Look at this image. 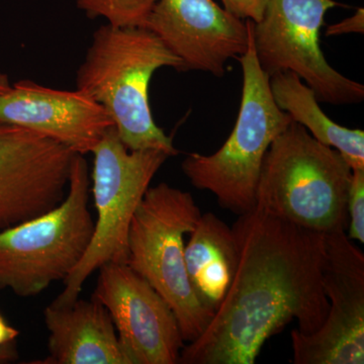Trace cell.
I'll return each mask as SVG.
<instances>
[{
	"instance_id": "obj_18",
	"label": "cell",
	"mask_w": 364,
	"mask_h": 364,
	"mask_svg": "<svg viewBox=\"0 0 364 364\" xmlns=\"http://www.w3.org/2000/svg\"><path fill=\"white\" fill-rule=\"evenodd\" d=\"M348 235L351 240L364 243V169L352 170L348 200Z\"/></svg>"
},
{
	"instance_id": "obj_8",
	"label": "cell",
	"mask_w": 364,
	"mask_h": 364,
	"mask_svg": "<svg viewBox=\"0 0 364 364\" xmlns=\"http://www.w3.org/2000/svg\"><path fill=\"white\" fill-rule=\"evenodd\" d=\"M334 0H268L262 18L251 25L258 63L269 77L291 71L315 93L318 102L355 105L364 86L342 75L321 49L325 14Z\"/></svg>"
},
{
	"instance_id": "obj_12",
	"label": "cell",
	"mask_w": 364,
	"mask_h": 364,
	"mask_svg": "<svg viewBox=\"0 0 364 364\" xmlns=\"http://www.w3.org/2000/svg\"><path fill=\"white\" fill-rule=\"evenodd\" d=\"M144 28L181 60L183 71L223 77L228 61L247 50V21L213 0H157Z\"/></svg>"
},
{
	"instance_id": "obj_20",
	"label": "cell",
	"mask_w": 364,
	"mask_h": 364,
	"mask_svg": "<svg viewBox=\"0 0 364 364\" xmlns=\"http://www.w3.org/2000/svg\"><path fill=\"white\" fill-rule=\"evenodd\" d=\"M364 33V11L358 9L354 16L338 23L328 26L325 35L327 37H336V36L346 35V33Z\"/></svg>"
},
{
	"instance_id": "obj_3",
	"label": "cell",
	"mask_w": 364,
	"mask_h": 364,
	"mask_svg": "<svg viewBox=\"0 0 364 364\" xmlns=\"http://www.w3.org/2000/svg\"><path fill=\"white\" fill-rule=\"evenodd\" d=\"M351 176L338 151L293 122L268 148L254 208L320 233L346 231Z\"/></svg>"
},
{
	"instance_id": "obj_5",
	"label": "cell",
	"mask_w": 364,
	"mask_h": 364,
	"mask_svg": "<svg viewBox=\"0 0 364 364\" xmlns=\"http://www.w3.org/2000/svg\"><path fill=\"white\" fill-rule=\"evenodd\" d=\"M90 193L87 161L76 154L64 200L45 214L0 231V289L30 298L70 274L92 238Z\"/></svg>"
},
{
	"instance_id": "obj_17",
	"label": "cell",
	"mask_w": 364,
	"mask_h": 364,
	"mask_svg": "<svg viewBox=\"0 0 364 364\" xmlns=\"http://www.w3.org/2000/svg\"><path fill=\"white\" fill-rule=\"evenodd\" d=\"M157 0H76L79 9L90 18H107L109 25L145 26L146 20Z\"/></svg>"
},
{
	"instance_id": "obj_9",
	"label": "cell",
	"mask_w": 364,
	"mask_h": 364,
	"mask_svg": "<svg viewBox=\"0 0 364 364\" xmlns=\"http://www.w3.org/2000/svg\"><path fill=\"white\" fill-rule=\"evenodd\" d=\"M323 287L329 301L317 331L291 333L294 364L364 363V255L346 231L325 234Z\"/></svg>"
},
{
	"instance_id": "obj_6",
	"label": "cell",
	"mask_w": 364,
	"mask_h": 364,
	"mask_svg": "<svg viewBox=\"0 0 364 364\" xmlns=\"http://www.w3.org/2000/svg\"><path fill=\"white\" fill-rule=\"evenodd\" d=\"M200 215L191 193L161 182L146 191L128 235L126 264L171 306L188 343L203 334L214 316L196 299L184 259V236Z\"/></svg>"
},
{
	"instance_id": "obj_21",
	"label": "cell",
	"mask_w": 364,
	"mask_h": 364,
	"mask_svg": "<svg viewBox=\"0 0 364 364\" xmlns=\"http://www.w3.org/2000/svg\"><path fill=\"white\" fill-rule=\"evenodd\" d=\"M18 336V331L9 326L0 316V349L11 343Z\"/></svg>"
},
{
	"instance_id": "obj_13",
	"label": "cell",
	"mask_w": 364,
	"mask_h": 364,
	"mask_svg": "<svg viewBox=\"0 0 364 364\" xmlns=\"http://www.w3.org/2000/svg\"><path fill=\"white\" fill-rule=\"evenodd\" d=\"M0 122L53 139L75 152H92L114 121L83 91L54 90L21 80L0 95Z\"/></svg>"
},
{
	"instance_id": "obj_23",
	"label": "cell",
	"mask_w": 364,
	"mask_h": 364,
	"mask_svg": "<svg viewBox=\"0 0 364 364\" xmlns=\"http://www.w3.org/2000/svg\"><path fill=\"white\" fill-rule=\"evenodd\" d=\"M11 86V82H9V76L0 72V95L9 90Z\"/></svg>"
},
{
	"instance_id": "obj_4",
	"label": "cell",
	"mask_w": 364,
	"mask_h": 364,
	"mask_svg": "<svg viewBox=\"0 0 364 364\" xmlns=\"http://www.w3.org/2000/svg\"><path fill=\"white\" fill-rule=\"evenodd\" d=\"M247 21V50L237 58L243 71L240 109L229 138L212 155L189 154L181 169L195 188L215 196L221 208L237 215L255 207L263 160L273 141L294 119L282 111L254 49L252 21Z\"/></svg>"
},
{
	"instance_id": "obj_22",
	"label": "cell",
	"mask_w": 364,
	"mask_h": 364,
	"mask_svg": "<svg viewBox=\"0 0 364 364\" xmlns=\"http://www.w3.org/2000/svg\"><path fill=\"white\" fill-rule=\"evenodd\" d=\"M14 358V351L7 347L0 349V363H6V361L11 360Z\"/></svg>"
},
{
	"instance_id": "obj_19",
	"label": "cell",
	"mask_w": 364,
	"mask_h": 364,
	"mask_svg": "<svg viewBox=\"0 0 364 364\" xmlns=\"http://www.w3.org/2000/svg\"><path fill=\"white\" fill-rule=\"evenodd\" d=\"M224 9L235 18L258 23L262 18L268 0H222Z\"/></svg>"
},
{
	"instance_id": "obj_2",
	"label": "cell",
	"mask_w": 364,
	"mask_h": 364,
	"mask_svg": "<svg viewBox=\"0 0 364 364\" xmlns=\"http://www.w3.org/2000/svg\"><path fill=\"white\" fill-rule=\"evenodd\" d=\"M163 67L183 71L181 60L155 33L107 23L93 33L76 73V90L105 107L129 150H158L173 157L178 150L155 123L149 100L151 78Z\"/></svg>"
},
{
	"instance_id": "obj_15",
	"label": "cell",
	"mask_w": 364,
	"mask_h": 364,
	"mask_svg": "<svg viewBox=\"0 0 364 364\" xmlns=\"http://www.w3.org/2000/svg\"><path fill=\"white\" fill-rule=\"evenodd\" d=\"M184 248L186 272L196 299L214 315L231 286L238 265L232 228L217 215L202 214Z\"/></svg>"
},
{
	"instance_id": "obj_14",
	"label": "cell",
	"mask_w": 364,
	"mask_h": 364,
	"mask_svg": "<svg viewBox=\"0 0 364 364\" xmlns=\"http://www.w3.org/2000/svg\"><path fill=\"white\" fill-rule=\"evenodd\" d=\"M49 332L43 364H129L111 315L100 301L50 304L44 311Z\"/></svg>"
},
{
	"instance_id": "obj_16",
	"label": "cell",
	"mask_w": 364,
	"mask_h": 364,
	"mask_svg": "<svg viewBox=\"0 0 364 364\" xmlns=\"http://www.w3.org/2000/svg\"><path fill=\"white\" fill-rule=\"evenodd\" d=\"M273 100L294 122L318 141L338 151L352 170L364 169V132L351 130L333 122L318 105L314 91L294 72L269 77Z\"/></svg>"
},
{
	"instance_id": "obj_1",
	"label": "cell",
	"mask_w": 364,
	"mask_h": 364,
	"mask_svg": "<svg viewBox=\"0 0 364 364\" xmlns=\"http://www.w3.org/2000/svg\"><path fill=\"white\" fill-rule=\"evenodd\" d=\"M238 265L203 334L184 345L181 364H253L270 337L296 321L304 334L324 323L325 234L254 208L233 227Z\"/></svg>"
},
{
	"instance_id": "obj_11",
	"label": "cell",
	"mask_w": 364,
	"mask_h": 364,
	"mask_svg": "<svg viewBox=\"0 0 364 364\" xmlns=\"http://www.w3.org/2000/svg\"><path fill=\"white\" fill-rule=\"evenodd\" d=\"M98 270L92 299L111 315L128 363H178L184 341L168 303L126 263Z\"/></svg>"
},
{
	"instance_id": "obj_7",
	"label": "cell",
	"mask_w": 364,
	"mask_h": 364,
	"mask_svg": "<svg viewBox=\"0 0 364 364\" xmlns=\"http://www.w3.org/2000/svg\"><path fill=\"white\" fill-rule=\"evenodd\" d=\"M90 176L97 219L90 246L53 303L69 305L79 298L93 272L109 262L126 263L132 219L151 181L170 157L162 151H130L114 127L105 132L92 152Z\"/></svg>"
},
{
	"instance_id": "obj_10",
	"label": "cell",
	"mask_w": 364,
	"mask_h": 364,
	"mask_svg": "<svg viewBox=\"0 0 364 364\" xmlns=\"http://www.w3.org/2000/svg\"><path fill=\"white\" fill-rule=\"evenodd\" d=\"M75 155L53 139L0 122V231L64 200Z\"/></svg>"
}]
</instances>
